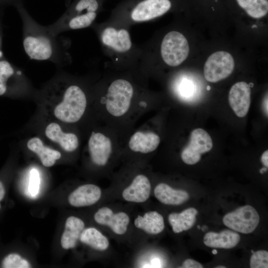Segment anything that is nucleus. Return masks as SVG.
Returning <instances> with one entry per match:
<instances>
[{
	"mask_svg": "<svg viewBox=\"0 0 268 268\" xmlns=\"http://www.w3.org/2000/svg\"><path fill=\"white\" fill-rule=\"evenodd\" d=\"M23 46L31 59L61 64L68 62L66 45L48 26L39 24L29 16H22Z\"/></svg>",
	"mask_w": 268,
	"mask_h": 268,
	"instance_id": "nucleus-1",
	"label": "nucleus"
},
{
	"mask_svg": "<svg viewBox=\"0 0 268 268\" xmlns=\"http://www.w3.org/2000/svg\"><path fill=\"white\" fill-rule=\"evenodd\" d=\"M62 100L54 109V115L59 120L67 123L78 121L83 115L87 99L83 89L76 84L65 85Z\"/></svg>",
	"mask_w": 268,
	"mask_h": 268,
	"instance_id": "nucleus-2",
	"label": "nucleus"
},
{
	"mask_svg": "<svg viewBox=\"0 0 268 268\" xmlns=\"http://www.w3.org/2000/svg\"><path fill=\"white\" fill-rule=\"evenodd\" d=\"M133 84L124 78L113 80L108 86L104 104L107 112L112 116L120 118L130 110L134 96Z\"/></svg>",
	"mask_w": 268,
	"mask_h": 268,
	"instance_id": "nucleus-3",
	"label": "nucleus"
},
{
	"mask_svg": "<svg viewBox=\"0 0 268 268\" xmlns=\"http://www.w3.org/2000/svg\"><path fill=\"white\" fill-rule=\"evenodd\" d=\"M190 51L186 38L181 33L171 31L164 37L160 47L161 57L170 67H177L187 58Z\"/></svg>",
	"mask_w": 268,
	"mask_h": 268,
	"instance_id": "nucleus-4",
	"label": "nucleus"
},
{
	"mask_svg": "<svg viewBox=\"0 0 268 268\" xmlns=\"http://www.w3.org/2000/svg\"><path fill=\"white\" fill-rule=\"evenodd\" d=\"M222 220L226 226L235 231L249 234L258 226L260 217L254 207L246 205L227 213Z\"/></svg>",
	"mask_w": 268,
	"mask_h": 268,
	"instance_id": "nucleus-5",
	"label": "nucleus"
},
{
	"mask_svg": "<svg viewBox=\"0 0 268 268\" xmlns=\"http://www.w3.org/2000/svg\"><path fill=\"white\" fill-rule=\"evenodd\" d=\"M234 60L232 55L225 51L212 54L205 63L203 74L210 82H216L228 77L234 68Z\"/></svg>",
	"mask_w": 268,
	"mask_h": 268,
	"instance_id": "nucleus-6",
	"label": "nucleus"
},
{
	"mask_svg": "<svg viewBox=\"0 0 268 268\" xmlns=\"http://www.w3.org/2000/svg\"><path fill=\"white\" fill-rule=\"evenodd\" d=\"M212 147L209 134L202 129H196L192 132L189 142L182 151V160L187 164H195L201 160V154L209 151Z\"/></svg>",
	"mask_w": 268,
	"mask_h": 268,
	"instance_id": "nucleus-7",
	"label": "nucleus"
},
{
	"mask_svg": "<svg viewBox=\"0 0 268 268\" xmlns=\"http://www.w3.org/2000/svg\"><path fill=\"white\" fill-rule=\"evenodd\" d=\"M100 39L103 46L117 54H126L133 46L130 33L125 28L107 26L101 32Z\"/></svg>",
	"mask_w": 268,
	"mask_h": 268,
	"instance_id": "nucleus-8",
	"label": "nucleus"
},
{
	"mask_svg": "<svg viewBox=\"0 0 268 268\" xmlns=\"http://www.w3.org/2000/svg\"><path fill=\"white\" fill-rule=\"evenodd\" d=\"M169 0H144L138 3L131 13L134 22H145L159 17L171 8Z\"/></svg>",
	"mask_w": 268,
	"mask_h": 268,
	"instance_id": "nucleus-9",
	"label": "nucleus"
},
{
	"mask_svg": "<svg viewBox=\"0 0 268 268\" xmlns=\"http://www.w3.org/2000/svg\"><path fill=\"white\" fill-rule=\"evenodd\" d=\"M92 161L99 166L108 162L113 151V142L107 134L101 132H92L88 142Z\"/></svg>",
	"mask_w": 268,
	"mask_h": 268,
	"instance_id": "nucleus-10",
	"label": "nucleus"
},
{
	"mask_svg": "<svg viewBox=\"0 0 268 268\" xmlns=\"http://www.w3.org/2000/svg\"><path fill=\"white\" fill-rule=\"evenodd\" d=\"M228 100L231 108L238 117L246 116L251 104L250 84L244 81L235 83L230 89Z\"/></svg>",
	"mask_w": 268,
	"mask_h": 268,
	"instance_id": "nucleus-11",
	"label": "nucleus"
},
{
	"mask_svg": "<svg viewBox=\"0 0 268 268\" xmlns=\"http://www.w3.org/2000/svg\"><path fill=\"white\" fill-rule=\"evenodd\" d=\"M94 217L96 222L109 226L113 232L119 235L126 233L130 222L127 214L123 212L114 213L107 207L99 209L95 213Z\"/></svg>",
	"mask_w": 268,
	"mask_h": 268,
	"instance_id": "nucleus-12",
	"label": "nucleus"
},
{
	"mask_svg": "<svg viewBox=\"0 0 268 268\" xmlns=\"http://www.w3.org/2000/svg\"><path fill=\"white\" fill-rule=\"evenodd\" d=\"M160 142L159 136L147 130L135 131L130 136L128 147L133 152L147 154L154 151Z\"/></svg>",
	"mask_w": 268,
	"mask_h": 268,
	"instance_id": "nucleus-13",
	"label": "nucleus"
},
{
	"mask_svg": "<svg viewBox=\"0 0 268 268\" xmlns=\"http://www.w3.org/2000/svg\"><path fill=\"white\" fill-rule=\"evenodd\" d=\"M151 184L148 178L142 174L136 175L131 184L123 192L122 196L128 201L143 202L148 200Z\"/></svg>",
	"mask_w": 268,
	"mask_h": 268,
	"instance_id": "nucleus-14",
	"label": "nucleus"
},
{
	"mask_svg": "<svg viewBox=\"0 0 268 268\" xmlns=\"http://www.w3.org/2000/svg\"><path fill=\"white\" fill-rule=\"evenodd\" d=\"M101 196L99 187L93 184H86L78 187L68 197L69 204L75 207L92 205L97 202Z\"/></svg>",
	"mask_w": 268,
	"mask_h": 268,
	"instance_id": "nucleus-15",
	"label": "nucleus"
},
{
	"mask_svg": "<svg viewBox=\"0 0 268 268\" xmlns=\"http://www.w3.org/2000/svg\"><path fill=\"white\" fill-rule=\"evenodd\" d=\"M45 134L48 138L58 143L66 151L72 152L78 146V139L76 134L71 133H64L57 123L49 124L45 129Z\"/></svg>",
	"mask_w": 268,
	"mask_h": 268,
	"instance_id": "nucleus-16",
	"label": "nucleus"
},
{
	"mask_svg": "<svg viewBox=\"0 0 268 268\" xmlns=\"http://www.w3.org/2000/svg\"><path fill=\"white\" fill-rule=\"evenodd\" d=\"M240 235L235 231L225 230L219 233L209 232L203 237V243L207 247L231 249L239 242Z\"/></svg>",
	"mask_w": 268,
	"mask_h": 268,
	"instance_id": "nucleus-17",
	"label": "nucleus"
},
{
	"mask_svg": "<svg viewBox=\"0 0 268 268\" xmlns=\"http://www.w3.org/2000/svg\"><path fill=\"white\" fill-rule=\"evenodd\" d=\"M156 198L161 203L168 205H180L189 198L185 191L176 190L165 183L158 184L154 189Z\"/></svg>",
	"mask_w": 268,
	"mask_h": 268,
	"instance_id": "nucleus-18",
	"label": "nucleus"
},
{
	"mask_svg": "<svg viewBox=\"0 0 268 268\" xmlns=\"http://www.w3.org/2000/svg\"><path fill=\"white\" fill-rule=\"evenodd\" d=\"M84 228V223L82 220L73 216L68 217L61 237V244L63 248L69 249L74 248Z\"/></svg>",
	"mask_w": 268,
	"mask_h": 268,
	"instance_id": "nucleus-19",
	"label": "nucleus"
},
{
	"mask_svg": "<svg viewBox=\"0 0 268 268\" xmlns=\"http://www.w3.org/2000/svg\"><path fill=\"white\" fill-rule=\"evenodd\" d=\"M134 224L136 227L150 234H158L164 229L163 217L155 211L147 212L143 216L138 215Z\"/></svg>",
	"mask_w": 268,
	"mask_h": 268,
	"instance_id": "nucleus-20",
	"label": "nucleus"
},
{
	"mask_svg": "<svg viewBox=\"0 0 268 268\" xmlns=\"http://www.w3.org/2000/svg\"><path fill=\"white\" fill-rule=\"evenodd\" d=\"M198 210L194 207L185 209L180 213H172L168 221L175 233H179L191 229L195 224Z\"/></svg>",
	"mask_w": 268,
	"mask_h": 268,
	"instance_id": "nucleus-21",
	"label": "nucleus"
},
{
	"mask_svg": "<svg viewBox=\"0 0 268 268\" xmlns=\"http://www.w3.org/2000/svg\"><path fill=\"white\" fill-rule=\"evenodd\" d=\"M27 146L30 150L38 156L43 165L46 167L54 165L56 160L61 157L59 151L45 146L42 140L38 137L30 139L27 142Z\"/></svg>",
	"mask_w": 268,
	"mask_h": 268,
	"instance_id": "nucleus-22",
	"label": "nucleus"
},
{
	"mask_svg": "<svg viewBox=\"0 0 268 268\" xmlns=\"http://www.w3.org/2000/svg\"><path fill=\"white\" fill-rule=\"evenodd\" d=\"M79 239L82 243L100 251L106 250L109 245L108 239L99 230L93 227L84 229Z\"/></svg>",
	"mask_w": 268,
	"mask_h": 268,
	"instance_id": "nucleus-23",
	"label": "nucleus"
},
{
	"mask_svg": "<svg viewBox=\"0 0 268 268\" xmlns=\"http://www.w3.org/2000/svg\"><path fill=\"white\" fill-rule=\"evenodd\" d=\"M239 6L250 16L260 18L266 15L268 12V0H236Z\"/></svg>",
	"mask_w": 268,
	"mask_h": 268,
	"instance_id": "nucleus-24",
	"label": "nucleus"
},
{
	"mask_svg": "<svg viewBox=\"0 0 268 268\" xmlns=\"http://www.w3.org/2000/svg\"><path fill=\"white\" fill-rule=\"evenodd\" d=\"M14 67L3 58L0 60V96L7 90V82L16 71Z\"/></svg>",
	"mask_w": 268,
	"mask_h": 268,
	"instance_id": "nucleus-25",
	"label": "nucleus"
},
{
	"mask_svg": "<svg viewBox=\"0 0 268 268\" xmlns=\"http://www.w3.org/2000/svg\"><path fill=\"white\" fill-rule=\"evenodd\" d=\"M1 267L4 268H29L30 264L19 255L11 254L7 256L2 261Z\"/></svg>",
	"mask_w": 268,
	"mask_h": 268,
	"instance_id": "nucleus-26",
	"label": "nucleus"
},
{
	"mask_svg": "<svg viewBox=\"0 0 268 268\" xmlns=\"http://www.w3.org/2000/svg\"><path fill=\"white\" fill-rule=\"evenodd\" d=\"M250 266L251 268H268V251L259 250L254 252L250 258Z\"/></svg>",
	"mask_w": 268,
	"mask_h": 268,
	"instance_id": "nucleus-27",
	"label": "nucleus"
},
{
	"mask_svg": "<svg viewBox=\"0 0 268 268\" xmlns=\"http://www.w3.org/2000/svg\"><path fill=\"white\" fill-rule=\"evenodd\" d=\"M178 85V91L182 96H190V94H193L194 92L195 88L194 83L187 78H182Z\"/></svg>",
	"mask_w": 268,
	"mask_h": 268,
	"instance_id": "nucleus-28",
	"label": "nucleus"
},
{
	"mask_svg": "<svg viewBox=\"0 0 268 268\" xmlns=\"http://www.w3.org/2000/svg\"><path fill=\"white\" fill-rule=\"evenodd\" d=\"M40 176L38 171L32 169L30 173L29 191L32 196H36L39 191Z\"/></svg>",
	"mask_w": 268,
	"mask_h": 268,
	"instance_id": "nucleus-29",
	"label": "nucleus"
},
{
	"mask_svg": "<svg viewBox=\"0 0 268 268\" xmlns=\"http://www.w3.org/2000/svg\"><path fill=\"white\" fill-rule=\"evenodd\" d=\"M98 8L97 0H80L76 4L74 10L80 11L87 9L90 11L96 12Z\"/></svg>",
	"mask_w": 268,
	"mask_h": 268,
	"instance_id": "nucleus-30",
	"label": "nucleus"
},
{
	"mask_svg": "<svg viewBox=\"0 0 268 268\" xmlns=\"http://www.w3.org/2000/svg\"><path fill=\"white\" fill-rule=\"evenodd\" d=\"M182 268H202L203 266L198 262L192 260H186L182 265Z\"/></svg>",
	"mask_w": 268,
	"mask_h": 268,
	"instance_id": "nucleus-31",
	"label": "nucleus"
},
{
	"mask_svg": "<svg viewBox=\"0 0 268 268\" xmlns=\"http://www.w3.org/2000/svg\"><path fill=\"white\" fill-rule=\"evenodd\" d=\"M261 161L267 168L268 167V151L266 150L261 156Z\"/></svg>",
	"mask_w": 268,
	"mask_h": 268,
	"instance_id": "nucleus-32",
	"label": "nucleus"
},
{
	"mask_svg": "<svg viewBox=\"0 0 268 268\" xmlns=\"http://www.w3.org/2000/svg\"><path fill=\"white\" fill-rule=\"evenodd\" d=\"M161 263L159 259L158 258H154L151 260V265L150 266H152L151 267L154 268H159L161 267Z\"/></svg>",
	"mask_w": 268,
	"mask_h": 268,
	"instance_id": "nucleus-33",
	"label": "nucleus"
},
{
	"mask_svg": "<svg viewBox=\"0 0 268 268\" xmlns=\"http://www.w3.org/2000/svg\"><path fill=\"white\" fill-rule=\"evenodd\" d=\"M3 59V54L2 52V30L1 22L0 21V60Z\"/></svg>",
	"mask_w": 268,
	"mask_h": 268,
	"instance_id": "nucleus-34",
	"label": "nucleus"
},
{
	"mask_svg": "<svg viewBox=\"0 0 268 268\" xmlns=\"http://www.w3.org/2000/svg\"><path fill=\"white\" fill-rule=\"evenodd\" d=\"M5 195V189L2 183L0 181V201L2 200Z\"/></svg>",
	"mask_w": 268,
	"mask_h": 268,
	"instance_id": "nucleus-35",
	"label": "nucleus"
},
{
	"mask_svg": "<svg viewBox=\"0 0 268 268\" xmlns=\"http://www.w3.org/2000/svg\"><path fill=\"white\" fill-rule=\"evenodd\" d=\"M264 108L265 111V113L268 115V96L267 95L266 97L264 99Z\"/></svg>",
	"mask_w": 268,
	"mask_h": 268,
	"instance_id": "nucleus-36",
	"label": "nucleus"
},
{
	"mask_svg": "<svg viewBox=\"0 0 268 268\" xmlns=\"http://www.w3.org/2000/svg\"><path fill=\"white\" fill-rule=\"evenodd\" d=\"M267 168H266V167H264V168H262V169L260 170V173H261V174H262V173H263L264 172H266V170H267Z\"/></svg>",
	"mask_w": 268,
	"mask_h": 268,
	"instance_id": "nucleus-37",
	"label": "nucleus"
},
{
	"mask_svg": "<svg viewBox=\"0 0 268 268\" xmlns=\"http://www.w3.org/2000/svg\"><path fill=\"white\" fill-rule=\"evenodd\" d=\"M212 253L213 254L216 255L217 253V251L215 249H214L212 251Z\"/></svg>",
	"mask_w": 268,
	"mask_h": 268,
	"instance_id": "nucleus-38",
	"label": "nucleus"
},
{
	"mask_svg": "<svg viewBox=\"0 0 268 268\" xmlns=\"http://www.w3.org/2000/svg\"><path fill=\"white\" fill-rule=\"evenodd\" d=\"M226 267L223 266H219L216 267V268H225Z\"/></svg>",
	"mask_w": 268,
	"mask_h": 268,
	"instance_id": "nucleus-39",
	"label": "nucleus"
},
{
	"mask_svg": "<svg viewBox=\"0 0 268 268\" xmlns=\"http://www.w3.org/2000/svg\"><path fill=\"white\" fill-rule=\"evenodd\" d=\"M206 229V226L205 225L203 226L201 228V229L202 231H204Z\"/></svg>",
	"mask_w": 268,
	"mask_h": 268,
	"instance_id": "nucleus-40",
	"label": "nucleus"
},
{
	"mask_svg": "<svg viewBox=\"0 0 268 268\" xmlns=\"http://www.w3.org/2000/svg\"><path fill=\"white\" fill-rule=\"evenodd\" d=\"M197 227H198V228H199V229H201V226H199V225H198Z\"/></svg>",
	"mask_w": 268,
	"mask_h": 268,
	"instance_id": "nucleus-41",
	"label": "nucleus"
},
{
	"mask_svg": "<svg viewBox=\"0 0 268 268\" xmlns=\"http://www.w3.org/2000/svg\"><path fill=\"white\" fill-rule=\"evenodd\" d=\"M251 252H252V253H253L254 252V251L253 250H251Z\"/></svg>",
	"mask_w": 268,
	"mask_h": 268,
	"instance_id": "nucleus-42",
	"label": "nucleus"
}]
</instances>
